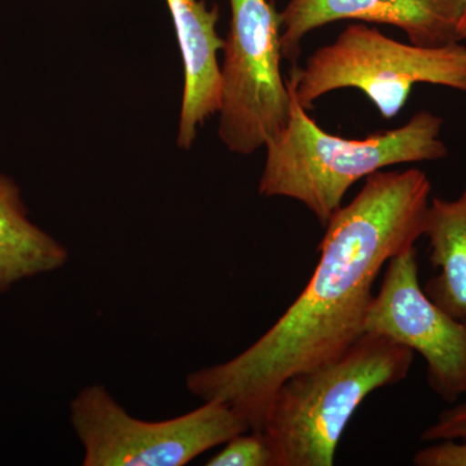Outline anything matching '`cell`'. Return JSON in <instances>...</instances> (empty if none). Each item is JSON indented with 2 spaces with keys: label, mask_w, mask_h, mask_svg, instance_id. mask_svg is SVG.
Instances as JSON below:
<instances>
[{
  "label": "cell",
  "mask_w": 466,
  "mask_h": 466,
  "mask_svg": "<svg viewBox=\"0 0 466 466\" xmlns=\"http://www.w3.org/2000/svg\"><path fill=\"white\" fill-rule=\"evenodd\" d=\"M431 183L419 168L380 170L324 227L305 289L253 345L186 379L202 401L228 404L262 431L275 392L296 373L339 357L364 333L383 266L424 236Z\"/></svg>",
  "instance_id": "obj_1"
},
{
  "label": "cell",
  "mask_w": 466,
  "mask_h": 466,
  "mask_svg": "<svg viewBox=\"0 0 466 466\" xmlns=\"http://www.w3.org/2000/svg\"><path fill=\"white\" fill-rule=\"evenodd\" d=\"M289 90V122L265 147L258 191L266 198L299 202L323 227L359 180L383 168L441 161L449 156L441 139L443 119L428 110L416 113L394 130L366 139H346L324 131L300 106L290 86Z\"/></svg>",
  "instance_id": "obj_2"
},
{
  "label": "cell",
  "mask_w": 466,
  "mask_h": 466,
  "mask_svg": "<svg viewBox=\"0 0 466 466\" xmlns=\"http://www.w3.org/2000/svg\"><path fill=\"white\" fill-rule=\"evenodd\" d=\"M413 360L412 350L364 332L339 357L285 380L262 428L278 466H333L359 406L373 391L404 381Z\"/></svg>",
  "instance_id": "obj_3"
},
{
  "label": "cell",
  "mask_w": 466,
  "mask_h": 466,
  "mask_svg": "<svg viewBox=\"0 0 466 466\" xmlns=\"http://www.w3.org/2000/svg\"><path fill=\"white\" fill-rule=\"evenodd\" d=\"M289 76L288 85L306 110L329 92L355 88L375 104L383 119H391L406 106L415 85L466 94V46L424 47L395 41L364 23L350 24L305 66H291Z\"/></svg>",
  "instance_id": "obj_4"
},
{
  "label": "cell",
  "mask_w": 466,
  "mask_h": 466,
  "mask_svg": "<svg viewBox=\"0 0 466 466\" xmlns=\"http://www.w3.org/2000/svg\"><path fill=\"white\" fill-rule=\"evenodd\" d=\"M70 422L84 446L85 466H183L250 431L244 417L217 400L164 421L137 419L100 385L76 394Z\"/></svg>",
  "instance_id": "obj_5"
},
{
  "label": "cell",
  "mask_w": 466,
  "mask_h": 466,
  "mask_svg": "<svg viewBox=\"0 0 466 466\" xmlns=\"http://www.w3.org/2000/svg\"><path fill=\"white\" fill-rule=\"evenodd\" d=\"M219 137L231 152L251 155L287 127L291 94L281 75V15L269 0H229Z\"/></svg>",
  "instance_id": "obj_6"
},
{
  "label": "cell",
  "mask_w": 466,
  "mask_h": 466,
  "mask_svg": "<svg viewBox=\"0 0 466 466\" xmlns=\"http://www.w3.org/2000/svg\"><path fill=\"white\" fill-rule=\"evenodd\" d=\"M364 332L382 334L421 355L426 383L441 400L451 406L466 400V321L451 317L426 296L416 247L386 263Z\"/></svg>",
  "instance_id": "obj_7"
},
{
  "label": "cell",
  "mask_w": 466,
  "mask_h": 466,
  "mask_svg": "<svg viewBox=\"0 0 466 466\" xmlns=\"http://www.w3.org/2000/svg\"><path fill=\"white\" fill-rule=\"evenodd\" d=\"M462 0H289L281 15L283 58L296 66L312 30L341 20L400 27L412 45L438 47L459 41Z\"/></svg>",
  "instance_id": "obj_8"
},
{
  "label": "cell",
  "mask_w": 466,
  "mask_h": 466,
  "mask_svg": "<svg viewBox=\"0 0 466 466\" xmlns=\"http://www.w3.org/2000/svg\"><path fill=\"white\" fill-rule=\"evenodd\" d=\"M184 64V94L177 146L188 149L198 126L222 106V70L218 52L225 41L218 35L219 8L204 0H167Z\"/></svg>",
  "instance_id": "obj_9"
},
{
  "label": "cell",
  "mask_w": 466,
  "mask_h": 466,
  "mask_svg": "<svg viewBox=\"0 0 466 466\" xmlns=\"http://www.w3.org/2000/svg\"><path fill=\"white\" fill-rule=\"evenodd\" d=\"M424 236L435 274L422 285L426 296L451 317L466 321V187L452 200L433 198Z\"/></svg>",
  "instance_id": "obj_10"
},
{
  "label": "cell",
  "mask_w": 466,
  "mask_h": 466,
  "mask_svg": "<svg viewBox=\"0 0 466 466\" xmlns=\"http://www.w3.org/2000/svg\"><path fill=\"white\" fill-rule=\"evenodd\" d=\"M63 244L27 218L16 184L0 175V293L18 281L66 265Z\"/></svg>",
  "instance_id": "obj_11"
},
{
  "label": "cell",
  "mask_w": 466,
  "mask_h": 466,
  "mask_svg": "<svg viewBox=\"0 0 466 466\" xmlns=\"http://www.w3.org/2000/svg\"><path fill=\"white\" fill-rule=\"evenodd\" d=\"M208 466H278L271 443L262 431H249L231 438Z\"/></svg>",
  "instance_id": "obj_12"
},
{
  "label": "cell",
  "mask_w": 466,
  "mask_h": 466,
  "mask_svg": "<svg viewBox=\"0 0 466 466\" xmlns=\"http://www.w3.org/2000/svg\"><path fill=\"white\" fill-rule=\"evenodd\" d=\"M447 440H466V400L441 410L433 424L421 433V441L429 443Z\"/></svg>",
  "instance_id": "obj_13"
},
{
  "label": "cell",
  "mask_w": 466,
  "mask_h": 466,
  "mask_svg": "<svg viewBox=\"0 0 466 466\" xmlns=\"http://www.w3.org/2000/svg\"><path fill=\"white\" fill-rule=\"evenodd\" d=\"M416 466H466V440L433 441L417 451L413 456Z\"/></svg>",
  "instance_id": "obj_14"
},
{
  "label": "cell",
  "mask_w": 466,
  "mask_h": 466,
  "mask_svg": "<svg viewBox=\"0 0 466 466\" xmlns=\"http://www.w3.org/2000/svg\"><path fill=\"white\" fill-rule=\"evenodd\" d=\"M459 41H466V0H462V14L459 23Z\"/></svg>",
  "instance_id": "obj_15"
}]
</instances>
